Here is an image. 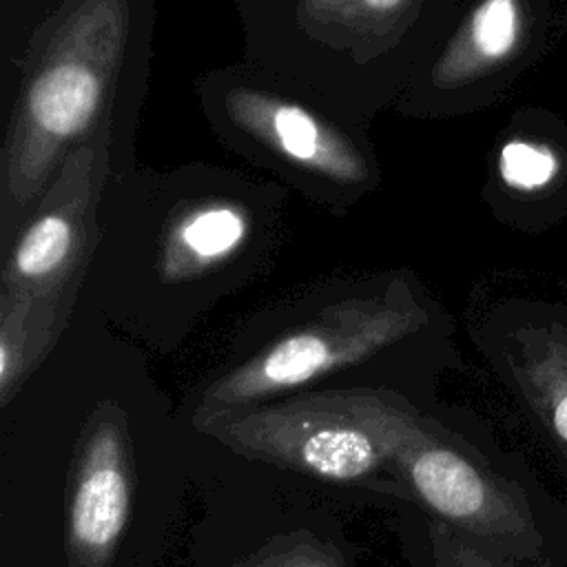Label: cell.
<instances>
[{
    "instance_id": "cell-1",
    "label": "cell",
    "mask_w": 567,
    "mask_h": 567,
    "mask_svg": "<svg viewBox=\"0 0 567 567\" xmlns=\"http://www.w3.org/2000/svg\"><path fill=\"white\" fill-rule=\"evenodd\" d=\"M248 64L363 126L439 49L450 0H239ZM365 128V126H363Z\"/></svg>"
},
{
    "instance_id": "cell-2",
    "label": "cell",
    "mask_w": 567,
    "mask_h": 567,
    "mask_svg": "<svg viewBox=\"0 0 567 567\" xmlns=\"http://www.w3.org/2000/svg\"><path fill=\"white\" fill-rule=\"evenodd\" d=\"M199 100L237 153L286 175L319 204H354L377 186L379 166L363 126L252 64L204 78Z\"/></svg>"
},
{
    "instance_id": "cell-3",
    "label": "cell",
    "mask_w": 567,
    "mask_h": 567,
    "mask_svg": "<svg viewBox=\"0 0 567 567\" xmlns=\"http://www.w3.org/2000/svg\"><path fill=\"white\" fill-rule=\"evenodd\" d=\"M230 175L190 184H164L168 206L159 208V230L153 257L140 261L142 284L162 290H195L199 286L233 284V275H248V248L264 239L266 188ZM140 268L124 275L133 277Z\"/></svg>"
},
{
    "instance_id": "cell-4",
    "label": "cell",
    "mask_w": 567,
    "mask_h": 567,
    "mask_svg": "<svg viewBox=\"0 0 567 567\" xmlns=\"http://www.w3.org/2000/svg\"><path fill=\"white\" fill-rule=\"evenodd\" d=\"M410 297L408 279L394 277L379 292L343 299L319 323L288 332L270 346L248 370L233 379L228 392L233 396H255L295 388L365 352L408 323Z\"/></svg>"
},
{
    "instance_id": "cell-5",
    "label": "cell",
    "mask_w": 567,
    "mask_h": 567,
    "mask_svg": "<svg viewBox=\"0 0 567 567\" xmlns=\"http://www.w3.org/2000/svg\"><path fill=\"white\" fill-rule=\"evenodd\" d=\"M102 69L62 49L44 60L24 86L20 104V133L16 164V195L24 204L40 186L53 155L73 137L84 133L104 102Z\"/></svg>"
},
{
    "instance_id": "cell-6",
    "label": "cell",
    "mask_w": 567,
    "mask_h": 567,
    "mask_svg": "<svg viewBox=\"0 0 567 567\" xmlns=\"http://www.w3.org/2000/svg\"><path fill=\"white\" fill-rule=\"evenodd\" d=\"M525 35L523 0H476L394 104L412 117L434 115L478 80L503 69Z\"/></svg>"
},
{
    "instance_id": "cell-7",
    "label": "cell",
    "mask_w": 567,
    "mask_h": 567,
    "mask_svg": "<svg viewBox=\"0 0 567 567\" xmlns=\"http://www.w3.org/2000/svg\"><path fill=\"white\" fill-rule=\"evenodd\" d=\"M128 512V487L122 472L120 445L111 430L91 441L71 505V534L78 547L109 549L120 536Z\"/></svg>"
},
{
    "instance_id": "cell-8",
    "label": "cell",
    "mask_w": 567,
    "mask_h": 567,
    "mask_svg": "<svg viewBox=\"0 0 567 567\" xmlns=\"http://www.w3.org/2000/svg\"><path fill=\"white\" fill-rule=\"evenodd\" d=\"M412 483L419 494L441 514L472 516L483 507L478 474L447 450H427L412 461Z\"/></svg>"
},
{
    "instance_id": "cell-9",
    "label": "cell",
    "mask_w": 567,
    "mask_h": 567,
    "mask_svg": "<svg viewBox=\"0 0 567 567\" xmlns=\"http://www.w3.org/2000/svg\"><path fill=\"white\" fill-rule=\"evenodd\" d=\"M78 233L66 210H42L20 235L11 255V270L22 281L53 277L71 257Z\"/></svg>"
},
{
    "instance_id": "cell-10",
    "label": "cell",
    "mask_w": 567,
    "mask_h": 567,
    "mask_svg": "<svg viewBox=\"0 0 567 567\" xmlns=\"http://www.w3.org/2000/svg\"><path fill=\"white\" fill-rule=\"evenodd\" d=\"M301 463L326 478H359L377 461L372 441L354 427L321 425L297 445Z\"/></svg>"
},
{
    "instance_id": "cell-11",
    "label": "cell",
    "mask_w": 567,
    "mask_h": 567,
    "mask_svg": "<svg viewBox=\"0 0 567 567\" xmlns=\"http://www.w3.org/2000/svg\"><path fill=\"white\" fill-rule=\"evenodd\" d=\"M560 171L556 151L525 137H512L498 148V179L516 193H536L549 186Z\"/></svg>"
},
{
    "instance_id": "cell-12",
    "label": "cell",
    "mask_w": 567,
    "mask_h": 567,
    "mask_svg": "<svg viewBox=\"0 0 567 567\" xmlns=\"http://www.w3.org/2000/svg\"><path fill=\"white\" fill-rule=\"evenodd\" d=\"M554 425H556L558 434L567 441V394L556 403V410H554Z\"/></svg>"
}]
</instances>
